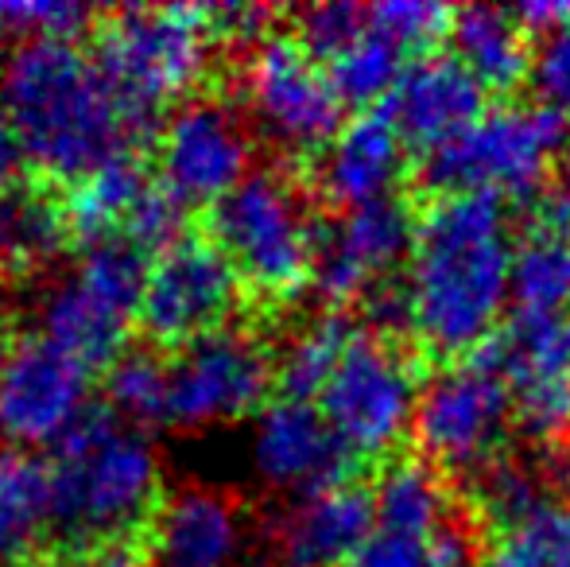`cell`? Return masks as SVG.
<instances>
[{
    "instance_id": "obj_1",
    "label": "cell",
    "mask_w": 570,
    "mask_h": 567,
    "mask_svg": "<svg viewBox=\"0 0 570 567\" xmlns=\"http://www.w3.org/2000/svg\"><path fill=\"white\" fill-rule=\"evenodd\" d=\"M512 242L501 198L439 195L415 222L407 331L431 354H470L493 339L512 300Z\"/></svg>"
},
{
    "instance_id": "obj_2",
    "label": "cell",
    "mask_w": 570,
    "mask_h": 567,
    "mask_svg": "<svg viewBox=\"0 0 570 567\" xmlns=\"http://www.w3.org/2000/svg\"><path fill=\"white\" fill-rule=\"evenodd\" d=\"M0 106L20 140L23 164L62 187H75L94 167L136 151L144 140L94 55L75 39L39 36L8 47L0 62Z\"/></svg>"
},
{
    "instance_id": "obj_3",
    "label": "cell",
    "mask_w": 570,
    "mask_h": 567,
    "mask_svg": "<svg viewBox=\"0 0 570 567\" xmlns=\"http://www.w3.org/2000/svg\"><path fill=\"white\" fill-rule=\"evenodd\" d=\"M51 529L70 548L101 553L144 532L164 501V470L148 439L94 404L51 447Z\"/></svg>"
},
{
    "instance_id": "obj_4",
    "label": "cell",
    "mask_w": 570,
    "mask_h": 567,
    "mask_svg": "<svg viewBox=\"0 0 570 567\" xmlns=\"http://www.w3.org/2000/svg\"><path fill=\"white\" fill-rule=\"evenodd\" d=\"M210 39L203 8H120L98 28L90 55L144 140L206 78Z\"/></svg>"
},
{
    "instance_id": "obj_5",
    "label": "cell",
    "mask_w": 570,
    "mask_h": 567,
    "mask_svg": "<svg viewBox=\"0 0 570 567\" xmlns=\"http://www.w3.org/2000/svg\"><path fill=\"white\" fill-rule=\"evenodd\" d=\"M210 242L226 253L240 287L268 303L311 284L318 226L303 190L279 172H253L210 211Z\"/></svg>"
},
{
    "instance_id": "obj_6",
    "label": "cell",
    "mask_w": 570,
    "mask_h": 567,
    "mask_svg": "<svg viewBox=\"0 0 570 567\" xmlns=\"http://www.w3.org/2000/svg\"><path fill=\"white\" fill-rule=\"evenodd\" d=\"M148 265L151 261L120 237L86 250L75 273L43 295L36 334L90 373L101 365L109 370L140 319Z\"/></svg>"
},
{
    "instance_id": "obj_7",
    "label": "cell",
    "mask_w": 570,
    "mask_h": 567,
    "mask_svg": "<svg viewBox=\"0 0 570 567\" xmlns=\"http://www.w3.org/2000/svg\"><path fill=\"white\" fill-rule=\"evenodd\" d=\"M563 148L567 121L548 106H497L446 148L431 151L423 179L439 195L520 198L548 179Z\"/></svg>"
},
{
    "instance_id": "obj_8",
    "label": "cell",
    "mask_w": 570,
    "mask_h": 567,
    "mask_svg": "<svg viewBox=\"0 0 570 567\" xmlns=\"http://www.w3.org/2000/svg\"><path fill=\"white\" fill-rule=\"evenodd\" d=\"M315 404L350 459H381L412 431L420 381L396 342L357 331Z\"/></svg>"
},
{
    "instance_id": "obj_9",
    "label": "cell",
    "mask_w": 570,
    "mask_h": 567,
    "mask_svg": "<svg viewBox=\"0 0 570 567\" xmlns=\"http://www.w3.org/2000/svg\"><path fill=\"white\" fill-rule=\"evenodd\" d=\"M276 389V358L245 331H214L175 350L167 362V420L171 428H210L261 417Z\"/></svg>"
},
{
    "instance_id": "obj_10",
    "label": "cell",
    "mask_w": 570,
    "mask_h": 567,
    "mask_svg": "<svg viewBox=\"0 0 570 567\" xmlns=\"http://www.w3.org/2000/svg\"><path fill=\"white\" fill-rule=\"evenodd\" d=\"M240 90L253 125L284 151L311 156L342 133V98L295 36H264L248 51Z\"/></svg>"
},
{
    "instance_id": "obj_11",
    "label": "cell",
    "mask_w": 570,
    "mask_h": 567,
    "mask_svg": "<svg viewBox=\"0 0 570 567\" xmlns=\"http://www.w3.org/2000/svg\"><path fill=\"white\" fill-rule=\"evenodd\" d=\"M512 424V397L489 358L454 362L420 389L415 439L443 470H489Z\"/></svg>"
},
{
    "instance_id": "obj_12",
    "label": "cell",
    "mask_w": 570,
    "mask_h": 567,
    "mask_svg": "<svg viewBox=\"0 0 570 567\" xmlns=\"http://www.w3.org/2000/svg\"><path fill=\"white\" fill-rule=\"evenodd\" d=\"M240 295L245 287L226 253L210 237L187 234L151 257L136 323L159 350H183L206 334L226 331Z\"/></svg>"
},
{
    "instance_id": "obj_13",
    "label": "cell",
    "mask_w": 570,
    "mask_h": 567,
    "mask_svg": "<svg viewBox=\"0 0 570 567\" xmlns=\"http://www.w3.org/2000/svg\"><path fill=\"white\" fill-rule=\"evenodd\" d=\"M94 373L39 334L0 346V436L12 451L55 447L75 431L90 404Z\"/></svg>"
},
{
    "instance_id": "obj_14",
    "label": "cell",
    "mask_w": 570,
    "mask_h": 567,
    "mask_svg": "<svg viewBox=\"0 0 570 567\" xmlns=\"http://www.w3.org/2000/svg\"><path fill=\"white\" fill-rule=\"evenodd\" d=\"M253 175V137L237 109L218 98H190L159 125L156 179L183 206H214Z\"/></svg>"
},
{
    "instance_id": "obj_15",
    "label": "cell",
    "mask_w": 570,
    "mask_h": 567,
    "mask_svg": "<svg viewBox=\"0 0 570 567\" xmlns=\"http://www.w3.org/2000/svg\"><path fill=\"white\" fill-rule=\"evenodd\" d=\"M485 358L509 385L512 420L532 439H563L570 431V311H520Z\"/></svg>"
},
{
    "instance_id": "obj_16",
    "label": "cell",
    "mask_w": 570,
    "mask_h": 567,
    "mask_svg": "<svg viewBox=\"0 0 570 567\" xmlns=\"http://www.w3.org/2000/svg\"><path fill=\"white\" fill-rule=\"evenodd\" d=\"M412 245L415 218L396 195L342 211L334 226H318L311 287L331 307L365 300L373 287L392 281V273L412 257Z\"/></svg>"
},
{
    "instance_id": "obj_17",
    "label": "cell",
    "mask_w": 570,
    "mask_h": 567,
    "mask_svg": "<svg viewBox=\"0 0 570 567\" xmlns=\"http://www.w3.org/2000/svg\"><path fill=\"white\" fill-rule=\"evenodd\" d=\"M256 475L276 490L315 493L326 486L350 482V451L323 420L318 404L276 397L264 404L253 431Z\"/></svg>"
},
{
    "instance_id": "obj_18",
    "label": "cell",
    "mask_w": 570,
    "mask_h": 567,
    "mask_svg": "<svg viewBox=\"0 0 570 567\" xmlns=\"http://www.w3.org/2000/svg\"><path fill=\"white\" fill-rule=\"evenodd\" d=\"M248 545L237 498L210 486L167 493L144 529L151 567H240Z\"/></svg>"
},
{
    "instance_id": "obj_19",
    "label": "cell",
    "mask_w": 570,
    "mask_h": 567,
    "mask_svg": "<svg viewBox=\"0 0 570 567\" xmlns=\"http://www.w3.org/2000/svg\"><path fill=\"white\" fill-rule=\"evenodd\" d=\"M384 114L400 140L431 156L485 114V90L454 55H423L407 62Z\"/></svg>"
},
{
    "instance_id": "obj_20",
    "label": "cell",
    "mask_w": 570,
    "mask_h": 567,
    "mask_svg": "<svg viewBox=\"0 0 570 567\" xmlns=\"http://www.w3.org/2000/svg\"><path fill=\"white\" fill-rule=\"evenodd\" d=\"M376 529L373 490L338 482L303 493L279 521V553L287 567H350Z\"/></svg>"
},
{
    "instance_id": "obj_21",
    "label": "cell",
    "mask_w": 570,
    "mask_h": 567,
    "mask_svg": "<svg viewBox=\"0 0 570 567\" xmlns=\"http://www.w3.org/2000/svg\"><path fill=\"white\" fill-rule=\"evenodd\" d=\"M404 148L407 144L400 140L389 114H361L323 148L318 190L345 211L392 198L396 183L404 179Z\"/></svg>"
},
{
    "instance_id": "obj_22",
    "label": "cell",
    "mask_w": 570,
    "mask_h": 567,
    "mask_svg": "<svg viewBox=\"0 0 570 567\" xmlns=\"http://www.w3.org/2000/svg\"><path fill=\"white\" fill-rule=\"evenodd\" d=\"M512 300L524 315L570 311V198H556L535 211L532 226L512 257Z\"/></svg>"
},
{
    "instance_id": "obj_23",
    "label": "cell",
    "mask_w": 570,
    "mask_h": 567,
    "mask_svg": "<svg viewBox=\"0 0 570 567\" xmlns=\"http://www.w3.org/2000/svg\"><path fill=\"white\" fill-rule=\"evenodd\" d=\"M454 59L478 78L481 90H517L524 78H532V43L528 28L517 12L489 4H470L454 12L451 23Z\"/></svg>"
},
{
    "instance_id": "obj_24",
    "label": "cell",
    "mask_w": 570,
    "mask_h": 567,
    "mask_svg": "<svg viewBox=\"0 0 570 567\" xmlns=\"http://www.w3.org/2000/svg\"><path fill=\"white\" fill-rule=\"evenodd\" d=\"M70 226L59 195L36 183L0 190V276H36L67 250Z\"/></svg>"
},
{
    "instance_id": "obj_25",
    "label": "cell",
    "mask_w": 570,
    "mask_h": 567,
    "mask_svg": "<svg viewBox=\"0 0 570 567\" xmlns=\"http://www.w3.org/2000/svg\"><path fill=\"white\" fill-rule=\"evenodd\" d=\"M151 179L156 175L144 167V159L136 151H125V156H114L101 167H94L75 187H67L62 214H67L70 242H78L82 250L114 242L125 229L128 214L144 198V190L151 187Z\"/></svg>"
},
{
    "instance_id": "obj_26",
    "label": "cell",
    "mask_w": 570,
    "mask_h": 567,
    "mask_svg": "<svg viewBox=\"0 0 570 567\" xmlns=\"http://www.w3.org/2000/svg\"><path fill=\"white\" fill-rule=\"evenodd\" d=\"M376 529L435 537L451 525V493L435 467L415 459L389 462L373 486Z\"/></svg>"
},
{
    "instance_id": "obj_27",
    "label": "cell",
    "mask_w": 570,
    "mask_h": 567,
    "mask_svg": "<svg viewBox=\"0 0 570 567\" xmlns=\"http://www.w3.org/2000/svg\"><path fill=\"white\" fill-rule=\"evenodd\" d=\"M51 529V470L28 451L0 454V560H23Z\"/></svg>"
},
{
    "instance_id": "obj_28",
    "label": "cell",
    "mask_w": 570,
    "mask_h": 567,
    "mask_svg": "<svg viewBox=\"0 0 570 567\" xmlns=\"http://www.w3.org/2000/svg\"><path fill=\"white\" fill-rule=\"evenodd\" d=\"M485 567H570V506L551 493L497 525Z\"/></svg>"
},
{
    "instance_id": "obj_29",
    "label": "cell",
    "mask_w": 570,
    "mask_h": 567,
    "mask_svg": "<svg viewBox=\"0 0 570 567\" xmlns=\"http://www.w3.org/2000/svg\"><path fill=\"white\" fill-rule=\"evenodd\" d=\"M357 326L338 311L318 315L315 323H307L292 342L284 346V354L276 358V385L279 397L292 401H318V393L326 389L331 373L338 370L345 346L353 342Z\"/></svg>"
},
{
    "instance_id": "obj_30",
    "label": "cell",
    "mask_w": 570,
    "mask_h": 567,
    "mask_svg": "<svg viewBox=\"0 0 570 567\" xmlns=\"http://www.w3.org/2000/svg\"><path fill=\"white\" fill-rule=\"evenodd\" d=\"M326 78H331L334 94L342 98V106H376V101L392 98L400 75L407 70L404 51L389 43L384 36H376L373 28H365L342 55H334L326 62Z\"/></svg>"
},
{
    "instance_id": "obj_31",
    "label": "cell",
    "mask_w": 570,
    "mask_h": 567,
    "mask_svg": "<svg viewBox=\"0 0 570 567\" xmlns=\"http://www.w3.org/2000/svg\"><path fill=\"white\" fill-rule=\"evenodd\" d=\"M109 412L128 424H164L167 420V362L151 350H125L106 370Z\"/></svg>"
},
{
    "instance_id": "obj_32",
    "label": "cell",
    "mask_w": 570,
    "mask_h": 567,
    "mask_svg": "<svg viewBox=\"0 0 570 567\" xmlns=\"http://www.w3.org/2000/svg\"><path fill=\"white\" fill-rule=\"evenodd\" d=\"M454 12L435 0H384L368 8V28L389 39L396 51H431L443 36H451Z\"/></svg>"
},
{
    "instance_id": "obj_33",
    "label": "cell",
    "mask_w": 570,
    "mask_h": 567,
    "mask_svg": "<svg viewBox=\"0 0 570 567\" xmlns=\"http://www.w3.org/2000/svg\"><path fill=\"white\" fill-rule=\"evenodd\" d=\"M187 218H190V206H183L164 183L151 179V187L144 190L136 211L128 214L125 229H120V242H128L132 250H140L151 261L187 237Z\"/></svg>"
},
{
    "instance_id": "obj_34",
    "label": "cell",
    "mask_w": 570,
    "mask_h": 567,
    "mask_svg": "<svg viewBox=\"0 0 570 567\" xmlns=\"http://www.w3.org/2000/svg\"><path fill=\"white\" fill-rule=\"evenodd\" d=\"M365 28H368V8L350 4V0H326V4H311L299 12V20H295V43L326 67Z\"/></svg>"
},
{
    "instance_id": "obj_35",
    "label": "cell",
    "mask_w": 570,
    "mask_h": 567,
    "mask_svg": "<svg viewBox=\"0 0 570 567\" xmlns=\"http://www.w3.org/2000/svg\"><path fill=\"white\" fill-rule=\"evenodd\" d=\"M82 23H90V12L67 0H0V43L16 47L39 36L75 39Z\"/></svg>"
},
{
    "instance_id": "obj_36",
    "label": "cell",
    "mask_w": 570,
    "mask_h": 567,
    "mask_svg": "<svg viewBox=\"0 0 570 567\" xmlns=\"http://www.w3.org/2000/svg\"><path fill=\"white\" fill-rule=\"evenodd\" d=\"M540 498H543V490L532 478V470L517 467V462H493V467L485 470V478H481V493H478L481 514L493 521V529L512 521V517H520Z\"/></svg>"
},
{
    "instance_id": "obj_37",
    "label": "cell",
    "mask_w": 570,
    "mask_h": 567,
    "mask_svg": "<svg viewBox=\"0 0 570 567\" xmlns=\"http://www.w3.org/2000/svg\"><path fill=\"white\" fill-rule=\"evenodd\" d=\"M532 86L540 106L570 121V28L543 36L540 51L532 55Z\"/></svg>"
},
{
    "instance_id": "obj_38",
    "label": "cell",
    "mask_w": 570,
    "mask_h": 567,
    "mask_svg": "<svg viewBox=\"0 0 570 567\" xmlns=\"http://www.w3.org/2000/svg\"><path fill=\"white\" fill-rule=\"evenodd\" d=\"M435 537L373 529V537L361 545V553L353 556L350 567H435Z\"/></svg>"
},
{
    "instance_id": "obj_39",
    "label": "cell",
    "mask_w": 570,
    "mask_h": 567,
    "mask_svg": "<svg viewBox=\"0 0 570 567\" xmlns=\"http://www.w3.org/2000/svg\"><path fill=\"white\" fill-rule=\"evenodd\" d=\"M435 567H478V548L462 525H446L435 537Z\"/></svg>"
},
{
    "instance_id": "obj_40",
    "label": "cell",
    "mask_w": 570,
    "mask_h": 567,
    "mask_svg": "<svg viewBox=\"0 0 570 567\" xmlns=\"http://www.w3.org/2000/svg\"><path fill=\"white\" fill-rule=\"evenodd\" d=\"M517 20L524 23L528 31H563L570 28V4L567 0H532V4H520L517 8Z\"/></svg>"
},
{
    "instance_id": "obj_41",
    "label": "cell",
    "mask_w": 570,
    "mask_h": 567,
    "mask_svg": "<svg viewBox=\"0 0 570 567\" xmlns=\"http://www.w3.org/2000/svg\"><path fill=\"white\" fill-rule=\"evenodd\" d=\"M20 172H23L20 140H16L12 125H8L4 106H0V190L16 187V183H20Z\"/></svg>"
},
{
    "instance_id": "obj_42",
    "label": "cell",
    "mask_w": 570,
    "mask_h": 567,
    "mask_svg": "<svg viewBox=\"0 0 570 567\" xmlns=\"http://www.w3.org/2000/svg\"><path fill=\"white\" fill-rule=\"evenodd\" d=\"M82 567H151V564L144 560L136 548L120 545V548H101V553H90Z\"/></svg>"
},
{
    "instance_id": "obj_43",
    "label": "cell",
    "mask_w": 570,
    "mask_h": 567,
    "mask_svg": "<svg viewBox=\"0 0 570 567\" xmlns=\"http://www.w3.org/2000/svg\"><path fill=\"white\" fill-rule=\"evenodd\" d=\"M23 567H43V564H23Z\"/></svg>"
}]
</instances>
